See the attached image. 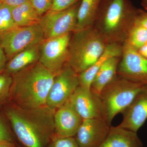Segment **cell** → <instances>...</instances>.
<instances>
[{
    "label": "cell",
    "instance_id": "obj_1",
    "mask_svg": "<svg viewBox=\"0 0 147 147\" xmlns=\"http://www.w3.org/2000/svg\"><path fill=\"white\" fill-rule=\"evenodd\" d=\"M3 112L13 133L26 147H46L55 135V110L47 105L35 108L20 107L10 102Z\"/></svg>",
    "mask_w": 147,
    "mask_h": 147
},
{
    "label": "cell",
    "instance_id": "obj_2",
    "mask_svg": "<svg viewBox=\"0 0 147 147\" xmlns=\"http://www.w3.org/2000/svg\"><path fill=\"white\" fill-rule=\"evenodd\" d=\"M55 75L39 61L15 74L11 76L10 102L26 108L46 105Z\"/></svg>",
    "mask_w": 147,
    "mask_h": 147
},
{
    "label": "cell",
    "instance_id": "obj_3",
    "mask_svg": "<svg viewBox=\"0 0 147 147\" xmlns=\"http://www.w3.org/2000/svg\"><path fill=\"white\" fill-rule=\"evenodd\" d=\"M138 10L129 0H102L93 26L108 44L123 45Z\"/></svg>",
    "mask_w": 147,
    "mask_h": 147
},
{
    "label": "cell",
    "instance_id": "obj_4",
    "mask_svg": "<svg viewBox=\"0 0 147 147\" xmlns=\"http://www.w3.org/2000/svg\"><path fill=\"white\" fill-rule=\"evenodd\" d=\"M108 45L94 26L76 31L69 40L66 64L79 74L96 62Z\"/></svg>",
    "mask_w": 147,
    "mask_h": 147
},
{
    "label": "cell",
    "instance_id": "obj_5",
    "mask_svg": "<svg viewBox=\"0 0 147 147\" xmlns=\"http://www.w3.org/2000/svg\"><path fill=\"white\" fill-rule=\"evenodd\" d=\"M144 85L117 76L99 94L102 119L111 126L113 119L128 107Z\"/></svg>",
    "mask_w": 147,
    "mask_h": 147
},
{
    "label": "cell",
    "instance_id": "obj_6",
    "mask_svg": "<svg viewBox=\"0 0 147 147\" xmlns=\"http://www.w3.org/2000/svg\"><path fill=\"white\" fill-rule=\"evenodd\" d=\"M44 40L39 24L29 26H16L0 34V46L9 61L28 47L40 44Z\"/></svg>",
    "mask_w": 147,
    "mask_h": 147
},
{
    "label": "cell",
    "instance_id": "obj_7",
    "mask_svg": "<svg viewBox=\"0 0 147 147\" xmlns=\"http://www.w3.org/2000/svg\"><path fill=\"white\" fill-rule=\"evenodd\" d=\"M80 2L65 10H50L41 16L39 24L44 39L72 33L76 30L77 13Z\"/></svg>",
    "mask_w": 147,
    "mask_h": 147
},
{
    "label": "cell",
    "instance_id": "obj_8",
    "mask_svg": "<svg viewBox=\"0 0 147 147\" xmlns=\"http://www.w3.org/2000/svg\"><path fill=\"white\" fill-rule=\"evenodd\" d=\"M79 86L78 74L65 64L56 74L47 96L46 105L56 110L66 102Z\"/></svg>",
    "mask_w": 147,
    "mask_h": 147
},
{
    "label": "cell",
    "instance_id": "obj_9",
    "mask_svg": "<svg viewBox=\"0 0 147 147\" xmlns=\"http://www.w3.org/2000/svg\"><path fill=\"white\" fill-rule=\"evenodd\" d=\"M71 33L44 39L40 43L39 62L57 74L67 62L68 46Z\"/></svg>",
    "mask_w": 147,
    "mask_h": 147
},
{
    "label": "cell",
    "instance_id": "obj_10",
    "mask_svg": "<svg viewBox=\"0 0 147 147\" xmlns=\"http://www.w3.org/2000/svg\"><path fill=\"white\" fill-rule=\"evenodd\" d=\"M117 75L134 83L147 85V58L125 42Z\"/></svg>",
    "mask_w": 147,
    "mask_h": 147
},
{
    "label": "cell",
    "instance_id": "obj_11",
    "mask_svg": "<svg viewBox=\"0 0 147 147\" xmlns=\"http://www.w3.org/2000/svg\"><path fill=\"white\" fill-rule=\"evenodd\" d=\"M110 126L102 118L84 119L74 137L80 147H98L107 138Z\"/></svg>",
    "mask_w": 147,
    "mask_h": 147
},
{
    "label": "cell",
    "instance_id": "obj_12",
    "mask_svg": "<svg viewBox=\"0 0 147 147\" xmlns=\"http://www.w3.org/2000/svg\"><path fill=\"white\" fill-rule=\"evenodd\" d=\"M122 114V121L119 126L137 133L147 119V85L143 86Z\"/></svg>",
    "mask_w": 147,
    "mask_h": 147
},
{
    "label": "cell",
    "instance_id": "obj_13",
    "mask_svg": "<svg viewBox=\"0 0 147 147\" xmlns=\"http://www.w3.org/2000/svg\"><path fill=\"white\" fill-rule=\"evenodd\" d=\"M68 101L83 120L102 118L99 95L90 90L79 86Z\"/></svg>",
    "mask_w": 147,
    "mask_h": 147
},
{
    "label": "cell",
    "instance_id": "obj_14",
    "mask_svg": "<svg viewBox=\"0 0 147 147\" xmlns=\"http://www.w3.org/2000/svg\"><path fill=\"white\" fill-rule=\"evenodd\" d=\"M54 119L58 137H74L83 120L68 100L55 110Z\"/></svg>",
    "mask_w": 147,
    "mask_h": 147
},
{
    "label": "cell",
    "instance_id": "obj_15",
    "mask_svg": "<svg viewBox=\"0 0 147 147\" xmlns=\"http://www.w3.org/2000/svg\"><path fill=\"white\" fill-rule=\"evenodd\" d=\"M122 52L123 45L118 43L108 44L96 62L78 74L79 86L84 88L90 90L91 86L95 76L103 64L110 58L121 57Z\"/></svg>",
    "mask_w": 147,
    "mask_h": 147
},
{
    "label": "cell",
    "instance_id": "obj_16",
    "mask_svg": "<svg viewBox=\"0 0 147 147\" xmlns=\"http://www.w3.org/2000/svg\"><path fill=\"white\" fill-rule=\"evenodd\" d=\"M143 147V143L137 133L118 125L110 126L107 138L98 147Z\"/></svg>",
    "mask_w": 147,
    "mask_h": 147
},
{
    "label": "cell",
    "instance_id": "obj_17",
    "mask_svg": "<svg viewBox=\"0 0 147 147\" xmlns=\"http://www.w3.org/2000/svg\"><path fill=\"white\" fill-rule=\"evenodd\" d=\"M40 43L28 47L13 56L7 61L4 72L12 76L27 67L39 61Z\"/></svg>",
    "mask_w": 147,
    "mask_h": 147
},
{
    "label": "cell",
    "instance_id": "obj_18",
    "mask_svg": "<svg viewBox=\"0 0 147 147\" xmlns=\"http://www.w3.org/2000/svg\"><path fill=\"white\" fill-rule=\"evenodd\" d=\"M121 57H113L106 61L99 69L91 86L90 90L99 95L100 92L117 76Z\"/></svg>",
    "mask_w": 147,
    "mask_h": 147
},
{
    "label": "cell",
    "instance_id": "obj_19",
    "mask_svg": "<svg viewBox=\"0 0 147 147\" xmlns=\"http://www.w3.org/2000/svg\"><path fill=\"white\" fill-rule=\"evenodd\" d=\"M102 0H82L77 13L76 31L92 26Z\"/></svg>",
    "mask_w": 147,
    "mask_h": 147
},
{
    "label": "cell",
    "instance_id": "obj_20",
    "mask_svg": "<svg viewBox=\"0 0 147 147\" xmlns=\"http://www.w3.org/2000/svg\"><path fill=\"white\" fill-rule=\"evenodd\" d=\"M11 14L17 27L29 26L38 24L41 17L29 1L11 8Z\"/></svg>",
    "mask_w": 147,
    "mask_h": 147
},
{
    "label": "cell",
    "instance_id": "obj_21",
    "mask_svg": "<svg viewBox=\"0 0 147 147\" xmlns=\"http://www.w3.org/2000/svg\"><path fill=\"white\" fill-rule=\"evenodd\" d=\"M125 42L139 51L147 42V29L141 26L134 25Z\"/></svg>",
    "mask_w": 147,
    "mask_h": 147
},
{
    "label": "cell",
    "instance_id": "obj_22",
    "mask_svg": "<svg viewBox=\"0 0 147 147\" xmlns=\"http://www.w3.org/2000/svg\"><path fill=\"white\" fill-rule=\"evenodd\" d=\"M11 8L3 3L0 8V34L16 27L11 14Z\"/></svg>",
    "mask_w": 147,
    "mask_h": 147
},
{
    "label": "cell",
    "instance_id": "obj_23",
    "mask_svg": "<svg viewBox=\"0 0 147 147\" xmlns=\"http://www.w3.org/2000/svg\"><path fill=\"white\" fill-rule=\"evenodd\" d=\"M12 76L5 73H0V108L10 101L9 92Z\"/></svg>",
    "mask_w": 147,
    "mask_h": 147
},
{
    "label": "cell",
    "instance_id": "obj_24",
    "mask_svg": "<svg viewBox=\"0 0 147 147\" xmlns=\"http://www.w3.org/2000/svg\"><path fill=\"white\" fill-rule=\"evenodd\" d=\"M7 121L3 112L0 110V142H14L13 133Z\"/></svg>",
    "mask_w": 147,
    "mask_h": 147
},
{
    "label": "cell",
    "instance_id": "obj_25",
    "mask_svg": "<svg viewBox=\"0 0 147 147\" xmlns=\"http://www.w3.org/2000/svg\"><path fill=\"white\" fill-rule=\"evenodd\" d=\"M49 147H80L74 137H58L54 136Z\"/></svg>",
    "mask_w": 147,
    "mask_h": 147
},
{
    "label": "cell",
    "instance_id": "obj_26",
    "mask_svg": "<svg viewBox=\"0 0 147 147\" xmlns=\"http://www.w3.org/2000/svg\"><path fill=\"white\" fill-rule=\"evenodd\" d=\"M29 1L41 17L50 10L53 0H29Z\"/></svg>",
    "mask_w": 147,
    "mask_h": 147
},
{
    "label": "cell",
    "instance_id": "obj_27",
    "mask_svg": "<svg viewBox=\"0 0 147 147\" xmlns=\"http://www.w3.org/2000/svg\"><path fill=\"white\" fill-rule=\"evenodd\" d=\"M82 0H53L50 10L60 11L65 10Z\"/></svg>",
    "mask_w": 147,
    "mask_h": 147
},
{
    "label": "cell",
    "instance_id": "obj_28",
    "mask_svg": "<svg viewBox=\"0 0 147 147\" xmlns=\"http://www.w3.org/2000/svg\"><path fill=\"white\" fill-rule=\"evenodd\" d=\"M134 25L141 26L147 29V11L138 9Z\"/></svg>",
    "mask_w": 147,
    "mask_h": 147
},
{
    "label": "cell",
    "instance_id": "obj_29",
    "mask_svg": "<svg viewBox=\"0 0 147 147\" xmlns=\"http://www.w3.org/2000/svg\"><path fill=\"white\" fill-rule=\"evenodd\" d=\"M3 4L11 8L16 7L28 1L29 0H0Z\"/></svg>",
    "mask_w": 147,
    "mask_h": 147
},
{
    "label": "cell",
    "instance_id": "obj_30",
    "mask_svg": "<svg viewBox=\"0 0 147 147\" xmlns=\"http://www.w3.org/2000/svg\"><path fill=\"white\" fill-rule=\"evenodd\" d=\"M7 61V58L4 51L0 46V73L3 71Z\"/></svg>",
    "mask_w": 147,
    "mask_h": 147
},
{
    "label": "cell",
    "instance_id": "obj_31",
    "mask_svg": "<svg viewBox=\"0 0 147 147\" xmlns=\"http://www.w3.org/2000/svg\"><path fill=\"white\" fill-rule=\"evenodd\" d=\"M0 147H16L14 142L1 141L0 142Z\"/></svg>",
    "mask_w": 147,
    "mask_h": 147
},
{
    "label": "cell",
    "instance_id": "obj_32",
    "mask_svg": "<svg viewBox=\"0 0 147 147\" xmlns=\"http://www.w3.org/2000/svg\"><path fill=\"white\" fill-rule=\"evenodd\" d=\"M141 55L147 58V42L146 45L138 51Z\"/></svg>",
    "mask_w": 147,
    "mask_h": 147
},
{
    "label": "cell",
    "instance_id": "obj_33",
    "mask_svg": "<svg viewBox=\"0 0 147 147\" xmlns=\"http://www.w3.org/2000/svg\"><path fill=\"white\" fill-rule=\"evenodd\" d=\"M142 5L145 10L147 11V0H142Z\"/></svg>",
    "mask_w": 147,
    "mask_h": 147
},
{
    "label": "cell",
    "instance_id": "obj_34",
    "mask_svg": "<svg viewBox=\"0 0 147 147\" xmlns=\"http://www.w3.org/2000/svg\"><path fill=\"white\" fill-rule=\"evenodd\" d=\"M3 5V3L1 2V1H0V8H1V7L2 6V5Z\"/></svg>",
    "mask_w": 147,
    "mask_h": 147
}]
</instances>
